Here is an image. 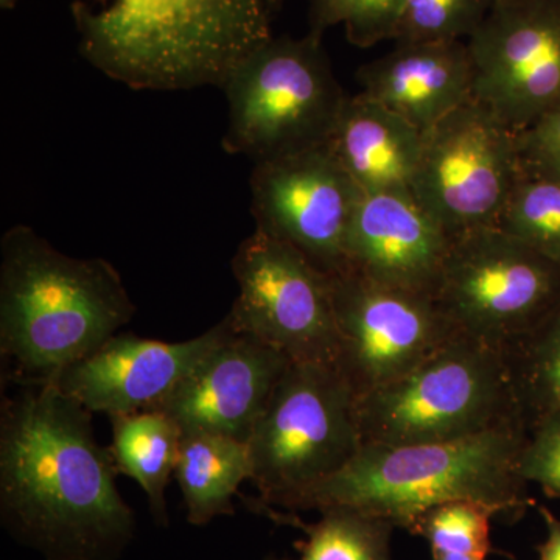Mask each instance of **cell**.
Here are the masks:
<instances>
[{
    "instance_id": "cell-12",
    "label": "cell",
    "mask_w": 560,
    "mask_h": 560,
    "mask_svg": "<svg viewBox=\"0 0 560 560\" xmlns=\"http://www.w3.org/2000/svg\"><path fill=\"white\" fill-rule=\"evenodd\" d=\"M467 46L474 98L512 131L560 108V0H493Z\"/></svg>"
},
{
    "instance_id": "cell-2",
    "label": "cell",
    "mask_w": 560,
    "mask_h": 560,
    "mask_svg": "<svg viewBox=\"0 0 560 560\" xmlns=\"http://www.w3.org/2000/svg\"><path fill=\"white\" fill-rule=\"evenodd\" d=\"M79 50L135 91L223 88L272 38L267 0H73Z\"/></svg>"
},
{
    "instance_id": "cell-21",
    "label": "cell",
    "mask_w": 560,
    "mask_h": 560,
    "mask_svg": "<svg viewBox=\"0 0 560 560\" xmlns=\"http://www.w3.org/2000/svg\"><path fill=\"white\" fill-rule=\"evenodd\" d=\"M504 350L512 388L526 431L560 411V301Z\"/></svg>"
},
{
    "instance_id": "cell-5",
    "label": "cell",
    "mask_w": 560,
    "mask_h": 560,
    "mask_svg": "<svg viewBox=\"0 0 560 560\" xmlns=\"http://www.w3.org/2000/svg\"><path fill=\"white\" fill-rule=\"evenodd\" d=\"M363 444H436L525 425L504 350L456 334L415 370L357 399Z\"/></svg>"
},
{
    "instance_id": "cell-28",
    "label": "cell",
    "mask_w": 560,
    "mask_h": 560,
    "mask_svg": "<svg viewBox=\"0 0 560 560\" xmlns=\"http://www.w3.org/2000/svg\"><path fill=\"white\" fill-rule=\"evenodd\" d=\"M523 175L560 183V108L515 132Z\"/></svg>"
},
{
    "instance_id": "cell-18",
    "label": "cell",
    "mask_w": 560,
    "mask_h": 560,
    "mask_svg": "<svg viewBox=\"0 0 560 560\" xmlns=\"http://www.w3.org/2000/svg\"><path fill=\"white\" fill-rule=\"evenodd\" d=\"M422 138L410 121L359 92L342 106L327 145L363 194L411 191Z\"/></svg>"
},
{
    "instance_id": "cell-23",
    "label": "cell",
    "mask_w": 560,
    "mask_h": 560,
    "mask_svg": "<svg viewBox=\"0 0 560 560\" xmlns=\"http://www.w3.org/2000/svg\"><path fill=\"white\" fill-rule=\"evenodd\" d=\"M499 228L560 265V183L522 175Z\"/></svg>"
},
{
    "instance_id": "cell-22",
    "label": "cell",
    "mask_w": 560,
    "mask_h": 560,
    "mask_svg": "<svg viewBox=\"0 0 560 560\" xmlns=\"http://www.w3.org/2000/svg\"><path fill=\"white\" fill-rule=\"evenodd\" d=\"M319 514V521L313 525L276 515V521L300 526L307 534L296 560H393L390 534L394 526L389 522L349 508H329ZM265 560L290 559L271 556Z\"/></svg>"
},
{
    "instance_id": "cell-20",
    "label": "cell",
    "mask_w": 560,
    "mask_h": 560,
    "mask_svg": "<svg viewBox=\"0 0 560 560\" xmlns=\"http://www.w3.org/2000/svg\"><path fill=\"white\" fill-rule=\"evenodd\" d=\"M113 455L117 470L132 478L149 499L151 514L160 525L168 522L165 489L178 463L183 433L178 423L156 410L113 416Z\"/></svg>"
},
{
    "instance_id": "cell-15",
    "label": "cell",
    "mask_w": 560,
    "mask_h": 560,
    "mask_svg": "<svg viewBox=\"0 0 560 560\" xmlns=\"http://www.w3.org/2000/svg\"><path fill=\"white\" fill-rule=\"evenodd\" d=\"M291 363L278 349L232 323L219 348L149 410L171 416L183 434L212 433L248 442Z\"/></svg>"
},
{
    "instance_id": "cell-9",
    "label": "cell",
    "mask_w": 560,
    "mask_h": 560,
    "mask_svg": "<svg viewBox=\"0 0 560 560\" xmlns=\"http://www.w3.org/2000/svg\"><path fill=\"white\" fill-rule=\"evenodd\" d=\"M522 175L515 131L470 98L423 131L411 194L452 241L499 226Z\"/></svg>"
},
{
    "instance_id": "cell-17",
    "label": "cell",
    "mask_w": 560,
    "mask_h": 560,
    "mask_svg": "<svg viewBox=\"0 0 560 560\" xmlns=\"http://www.w3.org/2000/svg\"><path fill=\"white\" fill-rule=\"evenodd\" d=\"M360 94L399 114L420 131L474 98L467 40L396 44L357 72Z\"/></svg>"
},
{
    "instance_id": "cell-26",
    "label": "cell",
    "mask_w": 560,
    "mask_h": 560,
    "mask_svg": "<svg viewBox=\"0 0 560 560\" xmlns=\"http://www.w3.org/2000/svg\"><path fill=\"white\" fill-rule=\"evenodd\" d=\"M404 0H308V32L323 36L345 25L352 46L370 49L396 38Z\"/></svg>"
},
{
    "instance_id": "cell-8",
    "label": "cell",
    "mask_w": 560,
    "mask_h": 560,
    "mask_svg": "<svg viewBox=\"0 0 560 560\" xmlns=\"http://www.w3.org/2000/svg\"><path fill=\"white\" fill-rule=\"evenodd\" d=\"M434 301L460 334L497 348L560 301V265L499 226L452 238Z\"/></svg>"
},
{
    "instance_id": "cell-29",
    "label": "cell",
    "mask_w": 560,
    "mask_h": 560,
    "mask_svg": "<svg viewBox=\"0 0 560 560\" xmlns=\"http://www.w3.org/2000/svg\"><path fill=\"white\" fill-rule=\"evenodd\" d=\"M537 511L548 530L547 540L537 547L539 560H560V518L556 517L548 508L539 506Z\"/></svg>"
},
{
    "instance_id": "cell-27",
    "label": "cell",
    "mask_w": 560,
    "mask_h": 560,
    "mask_svg": "<svg viewBox=\"0 0 560 560\" xmlns=\"http://www.w3.org/2000/svg\"><path fill=\"white\" fill-rule=\"evenodd\" d=\"M522 477L536 482L551 499H560V411L551 412L526 431L521 456Z\"/></svg>"
},
{
    "instance_id": "cell-6",
    "label": "cell",
    "mask_w": 560,
    "mask_h": 560,
    "mask_svg": "<svg viewBox=\"0 0 560 560\" xmlns=\"http://www.w3.org/2000/svg\"><path fill=\"white\" fill-rule=\"evenodd\" d=\"M228 101L223 150L276 160L329 142L349 95L323 36H272L246 55L221 88Z\"/></svg>"
},
{
    "instance_id": "cell-24",
    "label": "cell",
    "mask_w": 560,
    "mask_h": 560,
    "mask_svg": "<svg viewBox=\"0 0 560 560\" xmlns=\"http://www.w3.org/2000/svg\"><path fill=\"white\" fill-rule=\"evenodd\" d=\"M493 0H404L396 44L469 40Z\"/></svg>"
},
{
    "instance_id": "cell-11",
    "label": "cell",
    "mask_w": 560,
    "mask_h": 560,
    "mask_svg": "<svg viewBox=\"0 0 560 560\" xmlns=\"http://www.w3.org/2000/svg\"><path fill=\"white\" fill-rule=\"evenodd\" d=\"M340 350L335 368L357 399L399 381L456 334L438 302L353 271L331 276Z\"/></svg>"
},
{
    "instance_id": "cell-3",
    "label": "cell",
    "mask_w": 560,
    "mask_h": 560,
    "mask_svg": "<svg viewBox=\"0 0 560 560\" xmlns=\"http://www.w3.org/2000/svg\"><path fill=\"white\" fill-rule=\"evenodd\" d=\"M136 313L120 272L54 248L27 224L0 241V355L7 378L54 382L119 334Z\"/></svg>"
},
{
    "instance_id": "cell-30",
    "label": "cell",
    "mask_w": 560,
    "mask_h": 560,
    "mask_svg": "<svg viewBox=\"0 0 560 560\" xmlns=\"http://www.w3.org/2000/svg\"><path fill=\"white\" fill-rule=\"evenodd\" d=\"M433 560H486L480 556L463 555V552H433Z\"/></svg>"
},
{
    "instance_id": "cell-7",
    "label": "cell",
    "mask_w": 560,
    "mask_h": 560,
    "mask_svg": "<svg viewBox=\"0 0 560 560\" xmlns=\"http://www.w3.org/2000/svg\"><path fill=\"white\" fill-rule=\"evenodd\" d=\"M248 444L261 508L287 512L360 452L355 393L335 364L291 363Z\"/></svg>"
},
{
    "instance_id": "cell-13",
    "label": "cell",
    "mask_w": 560,
    "mask_h": 560,
    "mask_svg": "<svg viewBox=\"0 0 560 560\" xmlns=\"http://www.w3.org/2000/svg\"><path fill=\"white\" fill-rule=\"evenodd\" d=\"M250 197L256 230L330 278L348 270L346 241L361 190L327 143L254 164Z\"/></svg>"
},
{
    "instance_id": "cell-25",
    "label": "cell",
    "mask_w": 560,
    "mask_h": 560,
    "mask_svg": "<svg viewBox=\"0 0 560 560\" xmlns=\"http://www.w3.org/2000/svg\"><path fill=\"white\" fill-rule=\"evenodd\" d=\"M497 512L477 501L438 504L420 515L412 534L423 537L433 552H463L488 558L493 551L490 521Z\"/></svg>"
},
{
    "instance_id": "cell-4",
    "label": "cell",
    "mask_w": 560,
    "mask_h": 560,
    "mask_svg": "<svg viewBox=\"0 0 560 560\" xmlns=\"http://www.w3.org/2000/svg\"><path fill=\"white\" fill-rule=\"evenodd\" d=\"M525 441V425H504L436 444H363L287 512L349 508L411 534L420 515L447 501H477L518 518L530 504L521 471Z\"/></svg>"
},
{
    "instance_id": "cell-1",
    "label": "cell",
    "mask_w": 560,
    "mask_h": 560,
    "mask_svg": "<svg viewBox=\"0 0 560 560\" xmlns=\"http://www.w3.org/2000/svg\"><path fill=\"white\" fill-rule=\"evenodd\" d=\"M0 410V512L47 560H116L135 537V512L91 415L54 382L22 383Z\"/></svg>"
},
{
    "instance_id": "cell-19",
    "label": "cell",
    "mask_w": 560,
    "mask_h": 560,
    "mask_svg": "<svg viewBox=\"0 0 560 560\" xmlns=\"http://www.w3.org/2000/svg\"><path fill=\"white\" fill-rule=\"evenodd\" d=\"M175 478L187 521L206 526L234 512L232 499L253 478L248 442L212 433H187L180 440Z\"/></svg>"
},
{
    "instance_id": "cell-31",
    "label": "cell",
    "mask_w": 560,
    "mask_h": 560,
    "mask_svg": "<svg viewBox=\"0 0 560 560\" xmlns=\"http://www.w3.org/2000/svg\"><path fill=\"white\" fill-rule=\"evenodd\" d=\"M283 2H285V0H267L268 10H270L271 14H276L282 9Z\"/></svg>"
},
{
    "instance_id": "cell-16",
    "label": "cell",
    "mask_w": 560,
    "mask_h": 560,
    "mask_svg": "<svg viewBox=\"0 0 560 560\" xmlns=\"http://www.w3.org/2000/svg\"><path fill=\"white\" fill-rule=\"evenodd\" d=\"M451 242L410 190L361 191L346 271L434 300Z\"/></svg>"
},
{
    "instance_id": "cell-32",
    "label": "cell",
    "mask_w": 560,
    "mask_h": 560,
    "mask_svg": "<svg viewBox=\"0 0 560 560\" xmlns=\"http://www.w3.org/2000/svg\"><path fill=\"white\" fill-rule=\"evenodd\" d=\"M18 0H0L2 10H13L16 7Z\"/></svg>"
},
{
    "instance_id": "cell-14",
    "label": "cell",
    "mask_w": 560,
    "mask_h": 560,
    "mask_svg": "<svg viewBox=\"0 0 560 560\" xmlns=\"http://www.w3.org/2000/svg\"><path fill=\"white\" fill-rule=\"evenodd\" d=\"M231 330L226 315L200 337L180 342L119 331L62 370L54 383L90 412L113 418L149 410L171 396Z\"/></svg>"
},
{
    "instance_id": "cell-10",
    "label": "cell",
    "mask_w": 560,
    "mask_h": 560,
    "mask_svg": "<svg viewBox=\"0 0 560 560\" xmlns=\"http://www.w3.org/2000/svg\"><path fill=\"white\" fill-rule=\"evenodd\" d=\"M238 296L232 323L267 342L293 363L335 364L340 350L330 276L259 230L238 245L231 260Z\"/></svg>"
}]
</instances>
